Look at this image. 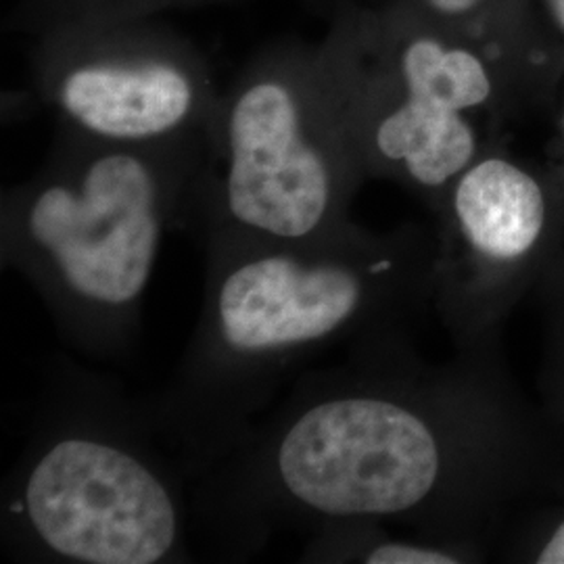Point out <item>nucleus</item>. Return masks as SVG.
Masks as SVG:
<instances>
[{"label": "nucleus", "mask_w": 564, "mask_h": 564, "mask_svg": "<svg viewBox=\"0 0 564 564\" xmlns=\"http://www.w3.org/2000/svg\"><path fill=\"white\" fill-rule=\"evenodd\" d=\"M209 142L118 144L61 130L2 197V262L36 284L63 333L107 356L132 339L163 235L195 223Z\"/></svg>", "instance_id": "f257e3e1"}, {"label": "nucleus", "mask_w": 564, "mask_h": 564, "mask_svg": "<svg viewBox=\"0 0 564 564\" xmlns=\"http://www.w3.org/2000/svg\"><path fill=\"white\" fill-rule=\"evenodd\" d=\"M205 239L202 318L162 410L172 442L199 456L230 449L279 375L345 337L372 279L393 270L360 253L349 228L318 241Z\"/></svg>", "instance_id": "f03ea898"}, {"label": "nucleus", "mask_w": 564, "mask_h": 564, "mask_svg": "<svg viewBox=\"0 0 564 564\" xmlns=\"http://www.w3.org/2000/svg\"><path fill=\"white\" fill-rule=\"evenodd\" d=\"M360 158L318 46L279 44L220 97L195 224L263 241H318L349 226Z\"/></svg>", "instance_id": "7ed1b4c3"}, {"label": "nucleus", "mask_w": 564, "mask_h": 564, "mask_svg": "<svg viewBox=\"0 0 564 564\" xmlns=\"http://www.w3.org/2000/svg\"><path fill=\"white\" fill-rule=\"evenodd\" d=\"M4 521L44 561L176 563L184 508L172 473L126 429L76 419L51 429L15 475Z\"/></svg>", "instance_id": "20e7f679"}, {"label": "nucleus", "mask_w": 564, "mask_h": 564, "mask_svg": "<svg viewBox=\"0 0 564 564\" xmlns=\"http://www.w3.org/2000/svg\"><path fill=\"white\" fill-rule=\"evenodd\" d=\"M34 80L61 130L118 144L209 142L220 97L202 55L149 18L42 30Z\"/></svg>", "instance_id": "39448f33"}, {"label": "nucleus", "mask_w": 564, "mask_h": 564, "mask_svg": "<svg viewBox=\"0 0 564 564\" xmlns=\"http://www.w3.org/2000/svg\"><path fill=\"white\" fill-rule=\"evenodd\" d=\"M323 44L384 82L330 42ZM387 51V97L343 84L324 63L339 90L358 158L400 167L423 188H442L475 158L477 139L464 113L491 97V78L479 55L431 32H408L400 46L389 42Z\"/></svg>", "instance_id": "423d86ee"}, {"label": "nucleus", "mask_w": 564, "mask_h": 564, "mask_svg": "<svg viewBox=\"0 0 564 564\" xmlns=\"http://www.w3.org/2000/svg\"><path fill=\"white\" fill-rule=\"evenodd\" d=\"M454 214L477 253L512 260L527 253L544 228V193L521 167L485 160L464 170L454 188Z\"/></svg>", "instance_id": "0eeeda50"}, {"label": "nucleus", "mask_w": 564, "mask_h": 564, "mask_svg": "<svg viewBox=\"0 0 564 564\" xmlns=\"http://www.w3.org/2000/svg\"><path fill=\"white\" fill-rule=\"evenodd\" d=\"M368 564H456L458 558L444 550L423 545L384 542L360 554Z\"/></svg>", "instance_id": "6e6552de"}, {"label": "nucleus", "mask_w": 564, "mask_h": 564, "mask_svg": "<svg viewBox=\"0 0 564 564\" xmlns=\"http://www.w3.org/2000/svg\"><path fill=\"white\" fill-rule=\"evenodd\" d=\"M424 11L437 20L458 21L473 15L484 0H419Z\"/></svg>", "instance_id": "1a4fd4ad"}, {"label": "nucleus", "mask_w": 564, "mask_h": 564, "mask_svg": "<svg viewBox=\"0 0 564 564\" xmlns=\"http://www.w3.org/2000/svg\"><path fill=\"white\" fill-rule=\"evenodd\" d=\"M538 563L564 564V523L556 529V533L552 535L550 544L545 545L544 552L540 554Z\"/></svg>", "instance_id": "9d476101"}, {"label": "nucleus", "mask_w": 564, "mask_h": 564, "mask_svg": "<svg viewBox=\"0 0 564 564\" xmlns=\"http://www.w3.org/2000/svg\"><path fill=\"white\" fill-rule=\"evenodd\" d=\"M151 13L155 15L158 11L167 9V7H182V4H199V2H214V0H147Z\"/></svg>", "instance_id": "9b49d317"}, {"label": "nucleus", "mask_w": 564, "mask_h": 564, "mask_svg": "<svg viewBox=\"0 0 564 564\" xmlns=\"http://www.w3.org/2000/svg\"><path fill=\"white\" fill-rule=\"evenodd\" d=\"M545 4H547L554 21L558 23V28L564 32V0H545Z\"/></svg>", "instance_id": "f8f14e48"}]
</instances>
